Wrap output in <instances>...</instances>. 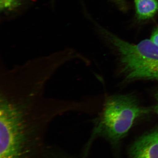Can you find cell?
Masks as SVG:
<instances>
[{
  "mask_svg": "<svg viewBox=\"0 0 158 158\" xmlns=\"http://www.w3.org/2000/svg\"><path fill=\"white\" fill-rule=\"evenodd\" d=\"M60 68L59 61L48 56L0 67V135L35 145L57 117L86 112L84 101L45 95L48 83Z\"/></svg>",
  "mask_w": 158,
  "mask_h": 158,
  "instance_id": "obj_1",
  "label": "cell"
},
{
  "mask_svg": "<svg viewBox=\"0 0 158 158\" xmlns=\"http://www.w3.org/2000/svg\"><path fill=\"white\" fill-rule=\"evenodd\" d=\"M149 112V109L141 106L133 95L110 97L94 121L93 135L103 136L116 143L126 135L138 118Z\"/></svg>",
  "mask_w": 158,
  "mask_h": 158,
  "instance_id": "obj_2",
  "label": "cell"
},
{
  "mask_svg": "<svg viewBox=\"0 0 158 158\" xmlns=\"http://www.w3.org/2000/svg\"><path fill=\"white\" fill-rule=\"evenodd\" d=\"M106 33L119 54L121 70L127 81H158V46L147 39L132 44Z\"/></svg>",
  "mask_w": 158,
  "mask_h": 158,
  "instance_id": "obj_3",
  "label": "cell"
},
{
  "mask_svg": "<svg viewBox=\"0 0 158 158\" xmlns=\"http://www.w3.org/2000/svg\"><path fill=\"white\" fill-rule=\"evenodd\" d=\"M131 158H158V130L145 134L132 144Z\"/></svg>",
  "mask_w": 158,
  "mask_h": 158,
  "instance_id": "obj_4",
  "label": "cell"
},
{
  "mask_svg": "<svg viewBox=\"0 0 158 158\" xmlns=\"http://www.w3.org/2000/svg\"><path fill=\"white\" fill-rule=\"evenodd\" d=\"M136 15L139 19H149L158 12L157 0H135Z\"/></svg>",
  "mask_w": 158,
  "mask_h": 158,
  "instance_id": "obj_5",
  "label": "cell"
},
{
  "mask_svg": "<svg viewBox=\"0 0 158 158\" xmlns=\"http://www.w3.org/2000/svg\"><path fill=\"white\" fill-rule=\"evenodd\" d=\"M151 40L155 44L158 46V27L153 32L152 34Z\"/></svg>",
  "mask_w": 158,
  "mask_h": 158,
  "instance_id": "obj_6",
  "label": "cell"
},
{
  "mask_svg": "<svg viewBox=\"0 0 158 158\" xmlns=\"http://www.w3.org/2000/svg\"><path fill=\"white\" fill-rule=\"evenodd\" d=\"M156 105L155 107V110L158 116V92L156 94Z\"/></svg>",
  "mask_w": 158,
  "mask_h": 158,
  "instance_id": "obj_7",
  "label": "cell"
},
{
  "mask_svg": "<svg viewBox=\"0 0 158 158\" xmlns=\"http://www.w3.org/2000/svg\"><path fill=\"white\" fill-rule=\"evenodd\" d=\"M116 2L119 3H123V0H115Z\"/></svg>",
  "mask_w": 158,
  "mask_h": 158,
  "instance_id": "obj_8",
  "label": "cell"
}]
</instances>
